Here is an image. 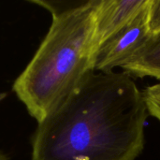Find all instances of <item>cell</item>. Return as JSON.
Here are the masks:
<instances>
[{
  "label": "cell",
  "mask_w": 160,
  "mask_h": 160,
  "mask_svg": "<svg viewBox=\"0 0 160 160\" xmlns=\"http://www.w3.org/2000/svg\"><path fill=\"white\" fill-rule=\"evenodd\" d=\"M149 113L127 72H90L43 120L32 160H135Z\"/></svg>",
  "instance_id": "obj_1"
},
{
  "label": "cell",
  "mask_w": 160,
  "mask_h": 160,
  "mask_svg": "<svg viewBox=\"0 0 160 160\" xmlns=\"http://www.w3.org/2000/svg\"><path fill=\"white\" fill-rule=\"evenodd\" d=\"M31 2L47 8L52 21L31 61L16 79L13 91L38 123L95 71L99 0L67 8L47 1Z\"/></svg>",
  "instance_id": "obj_2"
},
{
  "label": "cell",
  "mask_w": 160,
  "mask_h": 160,
  "mask_svg": "<svg viewBox=\"0 0 160 160\" xmlns=\"http://www.w3.org/2000/svg\"><path fill=\"white\" fill-rule=\"evenodd\" d=\"M148 5L128 24L107 38L98 48L95 70L108 73L122 67L151 37L148 29Z\"/></svg>",
  "instance_id": "obj_3"
},
{
  "label": "cell",
  "mask_w": 160,
  "mask_h": 160,
  "mask_svg": "<svg viewBox=\"0 0 160 160\" xmlns=\"http://www.w3.org/2000/svg\"><path fill=\"white\" fill-rule=\"evenodd\" d=\"M147 2L148 0H99L95 27L97 51L101 43L135 18Z\"/></svg>",
  "instance_id": "obj_4"
},
{
  "label": "cell",
  "mask_w": 160,
  "mask_h": 160,
  "mask_svg": "<svg viewBox=\"0 0 160 160\" xmlns=\"http://www.w3.org/2000/svg\"><path fill=\"white\" fill-rule=\"evenodd\" d=\"M121 68L129 75L160 80V33L151 36Z\"/></svg>",
  "instance_id": "obj_5"
},
{
  "label": "cell",
  "mask_w": 160,
  "mask_h": 160,
  "mask_svg": "<svg viewBox=\"0 0 160 160\" xmlns=\"http://www.w3.org/2000/svg\"><path fill=\"white\" fill-rule=\"evenodd\" d=\"M142 92L149 115L160 122V83L148 86Z\"/></svg>",
  "instance_id": "obj_6"
},
{
  "label": "cell",
  "mask_w": 160,
  "mask_h": 160,
  "mask_svg": "<svg viewBox=\"0 0 160 160\" xmlns=\"http://www.w3.org/2000/svg\"><path fill=\"white\" fill-rule=\"evenodd\" d=\"M148 29L151 36L160 33V0H149Z\"/></svg>",
  "instance_id": "obj_7"
},
{
  "label": "cell",
  "mask_w": 160,
  "mask_h": 160,
  "mask_svg": "<svg viewBox=\"0 0 160 160\" xmlns=\"http://www.w3.org/2000/svg\"><path fill=\"white\" fill-rule=\"evenodd\" d=\"M0 160H7L6 157H5L4 155H2L1 153H0Z\"/></svg>",
  "instance_id": "obj_8"
}]
</instances>
